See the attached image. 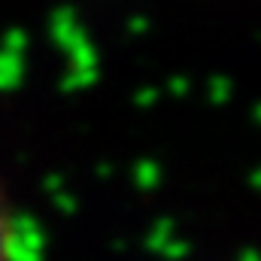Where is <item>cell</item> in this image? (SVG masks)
<instances>
[{
	"instance_id": "6da1fadb",
	"label": "cell",
	"mask_w": 261,
	"mask_h": 261,
	"mask_svg": "<svg viewBox=\"0 0 261 261\" xmlns=\"http://www.w3.org/2000/svg\"><path fill=\"white\" fill-rule=\"evenodd\" d=\"M6 222H3V213H0V258H3V252H6Z\"/></svg>"
}]
</instances>
